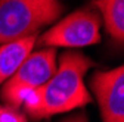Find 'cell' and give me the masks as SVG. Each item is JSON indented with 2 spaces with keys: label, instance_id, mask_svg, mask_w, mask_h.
Returning a JSON list of instances; mask_svg holds the SVG:
<instances>
[{
  "label": "cell",
  "instance_id": "6da1fadb",
  "mask_svg": "<svg viewBox=\"0 0 124 122\" xmlns=\"http://www.w3.org/2000/svg\"><path fill=\"white\" fill-rule=\"evenodd\" d=\"M93 66L95 62L86 54L72 50L64 52L52 78L37 88L39 103L28 115L33 119H43L89 104L92 96L84 84V75Z\"/></svg>",
  "mask_w": 124,
  "mask_h": 122
},
{
  "label": "cell",
  "instance_id": "7a4b0ae2",
  "mask_svg": "<svg viewBox=\"0 0 124 122\" xmlns=\"http://www.w3.org/2000/svg\"><path fill=\"white\" fill-rule=\"evenodd\" d=\"M62 12L59 0H0V44L37 35Z\"/></svg>",
  "mask_w": 124,
  "mask_h": 122
},
{
  "label": "cell",
  "instance_id": "3957f363",
  "mask_svg": "<svg viewBox=\"0 0 124 122\" xmlns=\"http://www.w3.org/2000/svg\"><path fill=\"white\" fill-rule=\"evenodd\" d=\"M101 16L96 10L78 9L43 33L37 41L50 49H77L101 41Z\"/></svg>",
  "mask_w": 124,
  "mask_h": 122
},
{
  "label": "cell",
  "instance_id": "277c9868",
  "mask_svg": "<svg viewBox=\"0 0 124 122\" xmlns=\"http://www.w3.org/2000/svg\"><path fill=\"white\" fill-rule=\"evenodd\" d=\"M102 122H124V68L96 71L90 78Z\"/></svg>",
  "mask_w": 124,
  "mask_h": 122
},
{
  "label": "cell",
  "instance_id": "5b68a950",
  "mask_svg": "<svg viewBox=\"0 0 124 122\" xmlns=\"http://www.w3.org/2000/svg\"><path fill=\"white\" fill-rule=\"evenodd\" d=\"M56 71V50L43 47L22 62L12 77L2 87V99L5 100L15 91L22 88H39L47 82Z\"/></svg>",
  "mask_w": 124,
  "mask_h": 122
},
{
  "label": "cell",
  "instance_id": "8992f818",
  "mask_svg": "<svg viewBox=\"0 0 124 122\" xmlns=\"http://www.w3.org/2000/svg\"><path fill=\"white\" fill-rule=\"evenodd\" d=\"M37 35H30L15 41L0 44V85L18 71L22 62L33 53Z\"/></svg>",
  "mask_w": 124,
  "mask_h": 122
},
{
  "label": "cell",
  "instance_id": "52a82bcc",
  "mask_svg": "<svg viewBox=\"0 0 124 122\" xmlns=\"http://www.w3.org/2000/svg\"><path fill=\"white\" fill-rule=\"evenodd\" d=\"M101 12L106 33L114 41L123 44L124 40V0H95L93 2Z\"/></svg>",
  "mask_w": 124,
  "mask_h": 122
},
{
  "label": "cell",
  "instance_id": "ba28073f",
  "mask_svg": "<svg viewBox=\"0 0 124 122\" xmlns=\"http://www.w3.org/2000/svg\"><path fill=\"white\" fill-rule=\"evenodd\" d=\"M0 122H28L27 116L19 109L12 106H0Z\"/></svg>",
  "mask_w": 124,
  "mask_h": 122
},
{
  "label": "cell",
  "instance_id": "9c48e42d",
  "mask_svg": "<svg viewBox=\"0 0 124 122\" xmlns=\"http://www.w3.org/2000/svg\"><path fill=\"white\" fill-rule=\"evenodd\" d=\"M61 122H89V121H87L86 113L80 112V113H74V115H71V116H68L65 119H62Z\"/></svg>",
  "mask_w": 124,
  "mask_h": 122
}]
</instances>
